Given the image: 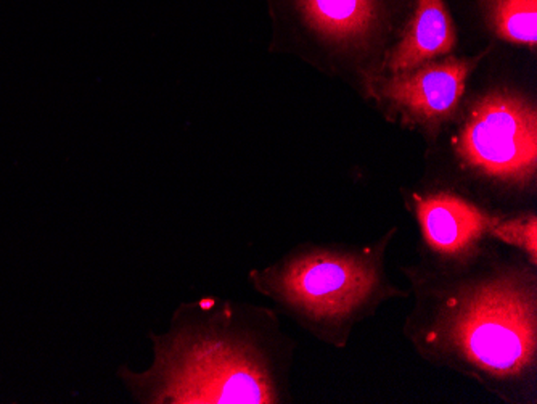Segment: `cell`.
Returning a JSON list of instances; mask_svg holds the SVG:
<instances>
[{"instance_id": "cell-1", "label": "cell", "mask_w": 537, "mask_h": 404, "mask_svg": "<svg viewBox=\"0 0 537 404\" xmlns=\"http://www.w3.org/2000/svg\"><path fill=\"white\" fill-rule=\"evenodd\" d=\"M426 340L490 377L526 376L536 363L534 282L499 276L458 290L446 300Z\"/></svg>"}, {"instance_id": "cell-2", "label": "cell", "mask_w": 537, "mask_h": 404, "mask_svg": "<svg viewBox=\"0 0 537 404\" xmlns=\"http://www.w3.org/2000/svg\"><path fill=\"white\" fill-rule=\"evenodd\" d=\"M158 399L164 403H276L266 366L245 345L196 338L163 363Z\"/></svg>"}, {"instance_id": "cell-3", "label": "cell", "mask_w": 537, "mask_h": 404, "mask_svg": "<svg viewBox=\"0 0 537 404\" xmlns=\"http://www.w3.org/2000/svg\"><path fill=\"white\" fill-rule=\"evenodd\" d=\"M378 283L372 258L316 250L276 271L270 289L311 323L332 325L356 316L372 302Z\"/></svg>"}, {"instance_id": "cell-4", "label": "cell", "mask_w": 537, "mask_h": 404, "mask_svg": "<svg viewBox=\"0 0 537 404\" xmlns=\"http://www.w3.org/2000/svg\"><path fill=\"white\" fill-rule=\"evenodd\" d=\"M457 152L483 175L530 179L537 166L536 110L513 95H486L471 108L457 137Z\"/></svg>"}, {"instance_id": "cell-5", "label": "cell", "mask_w": 537, "mask_h": 404, "mask_svg": "<svg viewBox=\"0 0 537 404\" xmlns=\"http://www.w3.org/2000/svg\"><path fill=\"white\" fill-rule=\"evenodd\" d=\"M473 63L448 58L424 63L382 82L383 97L420 122H443L452 115L465 90Z\"/></svg>"}, {"instance_id": "cell-6", "label": "cell", "mask_w": 537, "mask_h": 404, "mask_svg": "<svg viewBox=\"0 0 537 404\" xmlns=\"http://www.w3.org/2000/svg\"><path fill=\"white\" fill-rule=\"evenodd\" d=\"M418 223L431 249L456 255L488 232L490 216L460 197L437 194L416 207Z\"/></svg>"}, {"instance_id": "cell-7", "label": "cell", "mask_w": 537, "mask_h": 404, "mask_svg": "<svg viewBox=\"0 0 537 404\" xmlns=\"http://www.w3.org/2000/svg\"><path fill=\"white\" fill-rule=\"evenodd\" d=\"M456 46V31L443 0H418L403 41L391 52L388 69L405 73L439 55L449 54Z\"/></svg>"}, {"instance_id": "cell-8", "label": "cell", "mask_w": 537, "mask_h": 404, "mask_svg": "<svg viewBox=\"0 0 537 404\" xmlns=\"http://www.w3.org/2000/svg\"><path fill=\"white\" fill-rule=\"evenodd\" d=\"M301 7L317 31L335 39L363 36L375 18V0H301Z\"/></svg>"}, {"instance_id": "cell-9", "label": "cell", "mask_w": 537, "mask_h": 404, "mask_svg": "<svg viewBox=\"0 0 537 404\" xmlns=\"http://www.w3.org/2000/svg\"><path fill=\"white\" fill-rule=\"evenodd\" d=\"M496 33L513 44L534 48L537 42V0H490Z\"/></svg>"}, {"instance_id": "cell-10", "label": "cell", "mask_w": 537, "mask_h": 404, "mask_svg": "<svg viewBox=\"0 0 537 404\" xmlns=\"http://www.w3.org/2000/svg\"><path fill=\"white\" fill-rule=\"evenodd\" d=\"M488 232L502 242L524 250L531 261L537 260V221L536 216H523L515 219L490 218Z\"/></svg>"}]
</instances>
